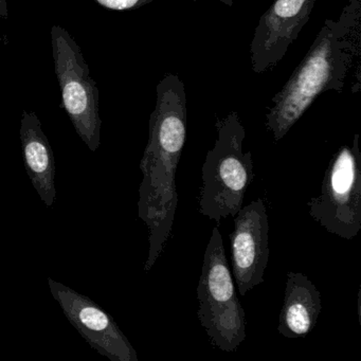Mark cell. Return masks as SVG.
Returning <instances> with one entry per match:
<instances>
[{
    "instance_id": "5bb4252c",
    "label": "cell",
    "mask_w": 361,
    "mask_h": 361,
    "mask_svg": "<svg viewBox=\"0 0 361 361\" xmlns=\"http://www.w3.org/2000/svg\"><path fill=\"white\" fill-rule=\"evenodd\" d=\"M221 4L224 5L228 6V7H232L233 6L234 1L233 0H219Z\"/></svg>"
},
{
    "instance_id": "8fae6325",
    "label": "cell",
    "mask_w": 361,
    "mask_h": 361,
    "mask_svg": "<svg viewBox=\"0 0 361 361\" xmlns=\"http://www.w3.org/2000/svg\"><path fill=\"white\" fill-rule=\"evenodd\" d=\"M321 310V293L314 283L305 274L288 272L276 327L279 334L288 339L305 338L316 326Z\"/></svg>"
},
{
    "instance_id": "3957f363",
    "label": "cell",
    "mask_w": 361,
    "mask_h": 361,
    "mask_svg": "<svg viewBox=\"0 0 361 361\" xmlns=\"http://www.w3.org/2000/svg\"><path fill=\"white\" fill-rule=\"evenodd\" d=\"M217 138L207 153L202 168L200 212L221 224L235 216L243 207L245 194L252 183V153H244L246 130L236 111H231L215 123Z\"/></svg>"
},
{
    "instance_id": "4fadbf2b",
    "label": "cell",
    "mask_w": 361,
    "mask_h": 361,
    "mask_svg": "<svg viewBox=\"0 0 361 361\" xmlns=\"http://www.w3.org/2000/svg\"><path fill=\"white\" fill-rule=\"evenodd\" d=\"M9 18V10H8L7 0H0V20Z\"/></svg>"
},
{
    "instance_id": "9c48e42d",
    "label": "cell",
    "mask_w": 361,
    "mask_h": 361,
    "mask_svg": "<svg viewBox=\"0 0 361 361\" xmlns=\"http://www.w3.org/2000/svg\"><path fill=\"white\" fill-rule=\"evenodd\" d=\"M316 0H274L261 16L250 44L251 68L272 71L310 20Z\"/></svg>"
},
{
    "instance_id": "52a82bcc",
    "label": "cell",
    "mask_w": 361,
    "mask_h": 361,
    "mask_svg": "<svg viewBox=\"0 0 361 361\" xmlns=\"http://www.w3.org/2000/svg\"><path fill=\"white\" fill-rule=\"evenodd\" d=\"M48 285L67 320L99 354L113 361H138L134 346L99 304L51 278Z\"/></svg>"
},
{
    "instance_id": "277c9868",
    "label": "cell",
    "mask_w": 361,
    "mask_h": 361,
    "mask_svg": "<svg viewBox=\"0 0 361 361\" xmlns=\"http://www.w3.org/2000/svg\"><path fill=\"white\" fill-rule=\"evenodd\" d=\"M197 316L211 344L233 353L246 338V314L236 295L233 276L219 228L214 227L204 251L197 286Z\"/></svg>"
},
{
    "instance_id": "7a4b0ae2",
    "label": "cell",
    "mask_w": 361,
    "mask_h": 361,
    "mask_svg": "<svg viewBox=\"0 0 361 361\" xmlns=\"http://www.w3.org/2000/svg\"><path fill=\"white\" fill-rule=\"evenodd\" d=\"M361 0H348L337 20H326L312 47L271 99L265 126L280 141L323 92L342 94L355 58L360 56Z\"/></svg>"
},
{
    "instance_id": "6da1fadb",
    "label": "cell",
    "mask_w": 361,
    "mask_h": 361,
    "mask_svg": "<svg viewBox=\"0 0 361 361\" xmlns=\"http://www.w3.org/2000/svg\"><path fill=\"white\" fill-rule=\"evenodd\" d=\"M156 105L149 117V141L140 170L138 215L149 229V272L172 233L178 206L177 166L187 137V94L177 75L166 73L156 87Z\"/></svg>"
},
{
    "instance_id": "8992f818",
    "label": "cell",
    "mask_w": 361,
    "mask_h": 361,
    "mask_svg": "<svg viewBox=\"0 0 361 361\" xmlns=\"http://www.w3.org/2000/svg\"><path fill=\"white\" fill-rule=\"evenodd\" d=\"M358 134L331 157L321 194L307 202L308 213L327 232L353 240L361 230V152Z\"/></svg>"
},
{
    "instance_id": "ba28073f",
    "label": "cell",
    "mask_w": 361,
    "mask_h": 361,
    "mask_svg": "<svg viewBox=\"0 0 361 361\" xmlns=\"http://www.w3.org/2000/svg\"><path fill=\"white\" fill-rule=\"evenodd\" d=\"M229 238L235 285L238 293L246 295L264 282L269 261V221L262 198L240 209Z\"/></svg>"
},
{
    "instance_id": "5b68a950",
    "label": "cell",
    "mask_w": 361,
    "mask_h": 361,
    "mask_svg": "<svg viewBox=\"0 0 361 361\" xmlns=\"http://www.w3.org/2000/svg\"><path fill=\"white\" fill-rule=\"evenodd\" d=\"M52 58L60 85L62 107L86 147L96 152L101 145L102 120L99 88L90 75L81 47L63 27H52Z\"/></svg>"
},
{
    "instance_id": "30bf717a",
    "label": "cell",
    "mask_w": 361,
    "mask_h": 361,
    "mask_svg": "<svg viewBox=\"0 0 361 361\" xmlns=\"http://www.w3.org/2000/svg\"><path fill=\"white\" fill-rule=\"evenodd\" d=\"M25 168L35 191L47 208L56 202V160L41 121L35 111H23L20 128Z\"/></svg>"
},
{
    "instance_id": "7c38bea8",
    "label": "cell",
    "mask_w": 361,
    "mask_h": 361,
    "mask_svg": "<svg viewBox=\"0 0 361 361\" xmlns=\"http://www.w3.org/2000/svg\"><path fill=\"white\" fill-rule=\"evenodd\" d=\"M90 1L111 11L123 12L145 7L153 3L154 0H90Z\"/></svg>"
},
{
    "instance_id": "9a60e30c",
    "label": "cell",
    "mask_w": 361,
    "mask_h": 361,
    "mask_svg": "<svg viewBox=\"0 0 361 361\" xmlns=\"http://www.w3.org/2000/svg\"><path fill=\"white\" fill-rule=\"evenodd\" d=\"M194 1H197L198 3V1H202V0H194Z\"/></svg>"
}]
</instances>
